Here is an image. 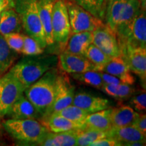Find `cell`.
Here are the masks:
<instances>
[{
	"mask_svg": "<svg viewBox=\"0 0 146 146\" xmlns=\"http://www.w3.org/2000/svg\"><path fill=\"white\" fill-rule=\"evenodd\" d=\"M25 90L23 85L9 71L0 76V117L8 115Z\"/></svg>",
	"mask_w": 146,
	"mask_h": 146,
	"instance_id": "obj_7",
	"label": "cell"
},
{
	"mask_svg": "<svg viewBox=\"0 0 146 146\" xmlns=\"http://www.w3.org/2000/svg\"><path fill=\"white\" fill-rule=\"evenodd\" d=\"M96 18L104 21L105 16L104 0H72Z\"/></svg>",
	"mask_w": 146,
	"mask_h": 146,
	"instance_id": "obj_31",
	"label": "cell"
},
{
	"mask_svg": "<svg viewBox=\"0 0 146 146\" xmlns=\"http://www.w3.org/2000/svg\"><path fill=\"white\" fill-rule=\"evenodd\" d=\"M100 74H101L102 81H103L104 84L119 85V84L123 83V82L120 81L119 78L116 77V76L112 75V74H110L108 73H106L104 72H100Z\"/></svg>",
	"mask_w": 146,
	"mask_h": 146,
	"instance_id": "obj_38",
	"label": "cell"
},
{
	"mask_svg": "<svg viewBox=\"0 0 146 146\" xmlns=\"http://www.w3.org/2000/svg\"><path fill=\"white\" fill-rule=\"evenodd\" d=\"M120 56L131 72L137 74L144 83L146 80V48L125 46L120 48Z\"/></svg>",
	"mask_w": 146,
	"mask_h": 146,
	"instance_id": "obj_11",
	"label": "cell"
},
{
	"mask_svg": "<svg viewBox=\"0 0 146 146\" xmlns=\"http://www.w3.org/2000/svg\"><path fill=\"white\" fill-rule=\"evenodd\" d=\"M3 10V9H1V10H0V18H1V12H2Z\"/></svg>",
	"mask_w": 146,
	"mask_h": 146,
	"instance_id": "obj_42",
	"label": "cell"
},
{
	"mask_svg": "<svg viewBox=\"0 0 146 146\" xmlns=\"http://www.w3.org/2000/svg\"><path fill=\"white\" fill-rule=\"evenodd\" d=\"M126 0H111L106 8L104 19L106 24L113 31L117 26Z\"/></svg>",
	"mask_w": 146,
	"mask_h": 146,
	"instance_id": "obj_25",
	"label": "cell"
},
{
	"mask_svg": "<svg viewBox=\"0 0 146 146\" xmlns=\"http://www.w3.org/2000/svg\"><path fill=\"white\" fill-rule=\"evenodd\" d=\"M7 116L13 119L41 120V116L33 104L23 94L11 108Z\"/></svg>",
	"mask_w": 146,
	"mask_h": 146,
	"instance_id": "obj_15",
	"label": "cell"
},
{
	"mask_svg": "<svg viewBox=\"0 0 146 146\" xmlns=\"http://www.w3.org/2000/svg\"><path fill=\"white\" fill-rule=\"evenodd\" d=\"M23 35L20 33H13L5 35L3 37L11 50L16 53H22L24 43Z\"/></svg>",
	"mask_w": 146,
	"mask_h": 146,
	"instance_id": "obj_34",
	"label": "cell"
},
{
	"mask_svg": "<svg viewBox=\"0 0 146 146\" xmlns=\"http://www.w3.org/2000/svg\"><path fill=\"white\" fill-rule=\"evenodd\" d=\"M2 125L7 133L15 139L36 145L49 132L47 127L36 119L10 118L5 120Z\"/></svg>",
	"mask_w": 146,
	"mask_h": 146,
	"instance_id": "obj_4",
	"label": "cell"
},
{
	"mask_svg": "<svg viewBox=\"0 0 146 146\" xmlns=\"http://www.w3.org/2000/svg\"><path fill=\"white\" fill-rule=\"evenodd\" d=\"M38 0H14V8L19 16L22 26L27 35L39 43L43 49L47 47L45 34L40 21Z\"/></svg>",
	"mask_w": 146,
	"mask_h": 146,
	"instance_id": "obj_3",
	"label": "cell"
},
{
	"mask_svg": "<svg viewBox=\"0 0 146 146\" xmlns=\"http://www.w3.org/2000/svg\"><path fill=\"white\" fill-rule=\"evenodd\" d=\"M1 127V117H0V129Z\"/></svg>",
	"mask_w": 146,
	"mask_h": 146,
	"instance_id": "obj_43",
	"label": "cell"
},
{
	"mask_svg": "<svg viewBox=\"0 0 146 146\" xmlns=\"http://www.w3.org/2000/svg\"><path fill=\"white\" fill-rule=\"evenodd\" d=\"M55 114L63 116L74 123L85 126V120L89 114L85 110L72 104L55 112Z\"/></svg>",
	"mask_w": 146,
	"mask_h": 146,
	"instance_id": "obj_29",
	"label": "cell"
},
{
	"mask_svg": "<svg viewBox=\"0 0 146 146\" xmlns=\"http://www.w3.org/2000/svg\"><path fill=\"white\" fill-rule=\"evenodd\" d=\"M70 75L76 81L98 89H102L104 85L100 71L89 70L82 73H73Z\"/></svg>",
	"mask_w": 146,
	"mask_h": 146,
	"instance_id": "obj_30",
	"label": "cell"
},
{
	"mask_svg": "<svg viewBox=\"0 0 146 146\" xmlns=\"http://www.w3.org/2000/svg\"><path fill=\"white\" fill-rule=\"evenodd\" d=\"M92 42V32L83 31L72 33L63 52L85 56L86 50Z\"/></svg>",
	"mask_w": 146,
	"mask_h": 146,
	"instance_id": "obj_18",
	"label": "cell"
},
{
	"mask_svg": "<svg viewBox=\"0 0 146 146\" xmlns=\"http://www.w3.org/2000/svg\"><path fill=\"white\" fill-rule=\"evenodd\" d=\"M58 66L64 72L68 74L82 73L89 70H96V66L93 64L84 56L70 54L64 52L60 54Z\"/></svg>",
	"mask_w": 146,
	"mask_h": 146,
	"instance_id": "obj_12",
	"label": "cell"
},
{
	"mask_svg": "<svg viewBox=\"0 0 146 146\" xmlns=\"http://www.w3.org/2000/svg\"><path fill=\"white\" fill-rule=\"evenodd\" d=\"M108 137L107 132L96 129L84 128L76 130V145H90L93 142Z\"/></svg>",
	"mask_w": 146,
	"mask_h": 146,
	"instance_id": "obj_28",
	"label": "cell"
},
{
	"mask_svg": "<svg viewBox=\"0 0 146 146\" xmlns=\"http://www.w3.org/2000/svg\"><path fill=\"white\" fill-rule=\"evenodd\" d=\"M56 0H38L37 7L47 46L54 45L52 34V9Z\"/></svg>",
	"mask_w": 146,
	"mask_h": 146,
	"instance_id": "obj_16",
	"label": "cell"
},
{
	"mask_svg": "<svg viewBox=\"0 0 146 146\" xmlns=\"http://www.w3.org/2000/svg\"><path fill=\"white\" fill-rule=\"evenodd\" d=\"M16 59V52L11 50L0 34V76L10 70Z\"/></svg>",
	"mask_w": 146,
	"mask_h": 146,
	"instance_id": "obj_26",
	"label": "cell"
},
{
	"mask_svg": "<svg viewBox=\"0 0 146 146\" xmlns=\"http://www.w3.org/2000/svg\"><path fill=\"white\" fill-rule=\"evenodd\" d=\"M139 114L132 107L122 105L117 108H111L110 117L112 127H123L132 125Z\"/></svg>",
	"mask_w": 146,
	"mask_h": 146,
	"instance_id": "obj_19",
	"label": "cell"
},
{
	"mask_svg": "<svg viewBox=\"0 0 146 146\" xmlns=\"http://www.w3.org/2000/svg\"><path fill=\"white\" fill-rule=\"evenodd\" d=\"M122 143L114 138L106 137L93 142L89 146H121Z\"/></svg>",
	"mask_w": 146,
	"mask_h": 146,
	"instance_id": "obj_36",
	"label": "cell"
},
{
	"mask_svg": "<svg viewBox=\"0 0 146 146\" xmlns=\"http://www.w3.org/2000/svg\"><path fill=\"white\" fill-rule=\"evenodd\" d=\"M0 145H1V141H0Z\"/></svg>",
	"mask_w": 146,
	"mask_h": 146,
	"instance_id": "obj_44",
	"label": "cell"
},
{
	"mask_svg": "<svg viewBox=\"0 0 146 146\" xmlns=\"http://www.w3.org/2000/svg\"><path fill=\"white\" fill-rule=\"evenodd\" d=\"M58 71L52 68L33 84L27 87L24 94L33 104L41 116V123L48 116L53 104Z\"/></svg>",
	"mask_w": 146,
	"mask_h": 146,
	"instance_id": "obj_2",
	"label": "cell"
},
{
	"mask_svg": "<svg viewBox=\"0 0 146 146\" xmlns=\"http://www.w3.org/2000/svg\"><path fill=\"white\" fill-rule=\"evenodd\" d=\"M92 43L110 57L120 56V49L114 31L104 23L92 31Z\"/></svg>",
	"mask_w": 146,
	"mask_h": 146,
	"instance_id": "obj_9",
	"label": "cell"
},
{
	"mask_svg": "<svg viewBox=\"0 0 146 146\" xmlns=\"http://www.w3.org/2000/svg\"><path fill=\"white\" fill-rule=\"evenodd\" d=\"M24 43L22 54L25 56H33V55H39L43 53L42 47L33 38L29 35H24Z\"/></svg>",
	"mask_w": 146,
	"mask_h": 146,
	"instance_id": "obj_33",
	"label": "cell"
},
{
	"mask_svg": "<svg viewBox=\"0 0 146 146\" xmlns=\"http://www.w3.org/2000/svg\"><path fill=\"white\" fill-rule=\"evenodd\" d=\"M101 89L108 96L119 100L129 99L135 92L134 89L130 85L123 83L119 85L104 84Z\"/></svg>",
	"mask_w": 146,
	"mask_h": 146,
	"instance_id": "obj_27",
	"label": "cell"
},
{
	"mask_svg": "<svg viewBox=\"0 0 146 146\" xmlns=\"http://www.w3.org/2000/svg\"><path fill=\"white\" fill-rule=\"evenodd\" d=\"M74 96V87L71 84L68 77L66 75L65 72H58L56 78L54 100L49 112L48 116L72 104Z\"/></svg>",
	"mask_w": 146,
	"mask_h": 146,
	"instance_id": "obj_10",
	"label": "cell"
},
{
	"mask_svg": "<svg viewBox=\"0 0 146 146\" xmlns=\"http://www.w3.org/2000/svg\"><path fill=\"white\" fill-rule=\"evenodd\" d=\"M23 29L19 16L14 8H7L1 12L0 18V34L5 35L21 33Z\"/></svg>",
	"mask_w": 146,
	"mask_h": 146,
	"instance_id": "obj_22",
	"label": "cell"
},
{
	"mask_svg": "<svg viewBox=\"0 0 146 146\" xmlns=\"http://www.w3.org/2000/svg\"><path fill=\"white\" fill-rule=\"evenodd\" d=\"M10 7L14 8V0H0V10Z\"/></svg>",
	"mask_w": 146,
	"mask_h": 146,
	"instance_id": "obj_39",
	"label": "cell"
},
{
	"mask_svg": "<svg viewBox=\"0 0 146 146\" xmlns=\"http://www.w3.org/2000/svg\"><path fill=\"white\" fill-rule=\"evenodd\" d=\"M42 123L47 127L49 131L53 133L78 130L85 128V125L74 123L55 113H53L48 116L44 121L42 122Z\"/></svg>",
	"mask_w": 146,
	"mask_h": 146,
	"instance_id": "obj_23",
	"label": "cell"
},
{
	"mask_svg": "<svg viewBox=\"0 0 146 146\" xmlns=\"http://www.w3.org/2000/svg\"><path fill=\"white\" fill-rule=\"evenodd\" d=\"M110 107L104 110L89 114L85 120V128L107 132L112 127L110 117Z\"/></svg>",
	"mask_w": 146,
	"mask_h": 146,
	"instance_id": "obj_24",
	"label": "cell"
},
{
	"mask_svg": "<svg viewBox=\"0 0 146 146\" xmlns=\"http://www.w3.org/2000/svg\"><path fill=\"white\" fill-rule=\"evenodd\" d=\"M123 145H127V146H143V145H145V142H143V141H133V142H130V143H124Z\"/></svg>",
	"mask_w": 146,
	"mask_h": 146,
	"instance_id": "obj_40",
	"label": "cell"
},
{
	"mask_svg": "<svg viewBox=\"0 0 146 146\" xmlns=\"http://www.w3.org/2000/svg\"><path fill=\"white\" fill-rule=\"evenodd\" d=\"M65 3L68 10L71 34L83 31L92 32L104 23L72 0H65Z\"/></svg>",
	"mask_w": 146,
	"mask_h": 146,
	"instance_id": "obj_6",
	"label": "cell"
},
{
	"mask_svg": "<svg viewBox=\"0 0 146 146\" xmlns=\"http://www.w3.org/2000/svg\"><path fill=\"white\" fill-rule=\"evenodd\" d=\"M120 49L129 46L146 48L145 9L140 7L137 14L126 31L125 35L118 41Z\"/></svg>",
	"mask_w": 146,
	"mask_h": 146,
	"instance_id": "obj_8",
	"label": "cell"
},
{
	"mask_svg": "<svg viewBox=\"0 0 146 146\" xmlns=\"http://www.w3.org/2000/svg\"><path fill=\"white\" fill-rule=\"evenodd\" d=\"M111 0H104V8H105V10H106V8L107 5L108 4L110 3V1Z\"/></svg>",
	"mask_w": 146,
	"mask_h": 146,
	"instance_id": "obj_41",
	"label": "cell"
},
{
	"mask_svg": "<svg viewBox=\"0 0 146 146\" xmlns=\"http://www.w3.org/2000/svg\"><path fill=\"white\" fill-rule=\"evenodd\" d=\"M72 104L80 108L88 114L99 112L110 107L107 99L92 96L86 92H79L74 94Z\"/></svg>",
	"mask_w": 146,
	"mask_h": 146,
	"instance_id": "obj_14",
	"label": "cell"
},
{
	"mask_svg": "<svg viewBox=\"0 0 146 146\" xmlns=\"http://www.w3.org/2000/svg\"><path fill=\"white\" fill-rule=\"evenodd\" d=\"M100 72H104L116 76L123 83L133 85L135 78L131 74V72L127 62L121 56L111 58L110 61L99 69Z\"/></svg>",
	"mask_w": 146,
	"mask_h": 146,
	"instance_id": "obj_13",
	"label": "cell"
},
{
	"mask_svg": "<svg viewBox=\"0 0 146 146\" xmlns=\"http://www.w3.org/2000/svg\"><path fill=\"white\" fill-rule=\"evenodd\" d=\"M130 104L132 108L137 112H145L146 110V93L145 89L133 93L131 97Z\"/></svg>",
	"mask_w": 146,
	"mask_h": 146,
	"instance_id": "obj_35",
	"label": "cell"
},
{
	"mask_svg": "<svg viewBox=\"0 0 146 146\" xmlns=\"http://www.w3.org/2000/svg\"><path fill=\"white\" fill-rule=\"evenodd\" d=\"M52 34L54 45L63 52L71 35V29L65 0H56L52 9Z\"/></svg>",
	"mask_w": 146,
	"mask_h": 146,
	"instance_id": "obj_5",
	"label": "cell"
},
{
	"mask_svg": "<svg viewBox=\"0 0 146 146\" xmlns=\"http://www.w3.org/2000/svg\"><path fill=\"white\" fill-rule=\"evenodd\" d=\"M85 56L93 64L96 66V70L107 64L111 59V57L104 53L94 43H91L85 52Z\"/></svg>",
	"mask_w": 146,
	"mask_h": 146,
	"instance_id": "obj_32",
	"label": "cell"
},
{
	"mask_svg": "<svg viewBox=\"0 0 146 146\" xmlns=\"http://www.w3.org/2000/svg\"><path fill=\"white\" fill-rule=\"evenodd\" d=\"M135 128L146 135V116L143 113H139L132 125Z\"/></svg>",
	"mask_w": 146,
	"mask_h": 146,
	"instance_id": "obj_37",
	"label": "cell"
},
{
	"mask_svg": "<svg viewBox=\"0 0 146 146\" xmlns=\"http://www.w3.org/2000/svg\"><path fill=\"white\" fill-rule=\"evenodd\" d=\"M140 8V0H126L121 15L114 33L118 41L125 35V33L131 22L135 17Z\"/></svg>",
	"mask_w": 146,
	"mask_h": 146,
	"instance_id": "obj_17",
	"label": "cell"
},
{
	"mask_svg": "<svg viewBox=\"0 0 146 146\" xmlns=\"http://www.w3.org/2000/svg\"><path fill=\"white\" fill-rule=\"evenodd\" d=\"M42 54L26 56L8 70L25 89L39 79L47 71L54 68L57 64L56 56Z\"/></svg>",
	"mask_w": 146,
	"mask_h": 146,
	"instance_id": "obj_1",
	"label": "cell"
},
{
	"mask_svg": "<svg viewBox=\"0 0 146 146\" xmlns=\"http://www.w3.org/2000/svg\"><path fill=\"white\" fill-rule=\"evenodd\" d=\"M108 137L114 138L122 143H130L133 141H146V135L142 133L133 125L123 127H112L107 131Z\"/></svg>",
	"mask_w": 146,
	"mask_h": 146,
	"instance_id": "obj_20",
	"label": "cell"
},
{
	"mask_svg": "<svg viewBox=\"0 0 146 146\" xmlns=\"http://www.w3.org/2000/svg\"><path fill=\"white\" fill-rule=\"evenodd\" d=\"M37 145L41 146L76 145V130L59 133L49 131Z\"/></svg>",
	"mask_w": 146,
	"mask_h": 146,
	"instance_id": "obj_21",
	"label": "cell"
}]
</instances>
